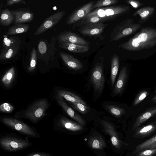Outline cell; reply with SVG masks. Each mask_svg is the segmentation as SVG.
Returning a JSON list of instances; mask_svg holds the SVG:
<instances>
[{
  "instance_id": "cb8c5ba5",
  "label": "cell",
  "mask_w": 156,
  "mask_h": 156,
  "mask_svg": "<svg viewBox=\"0 0 156 156\" xmlns=\"http://www.w3.org/2000/svg\"><path fill=\"white\" fill-rule=\"evenodd\" d=\"M119 66V57L117 55L115 54L112 57L111 61V81L112 86L114 85L118 73Z\"/></svg>"
},
{
  "instance_id": "d6a6232c",
  "label": "cell",
  "mask_w": 156,
  "mask_h": 156,
  "mask_svg": "<svg viewBox=\"0 0 156 156\" xmlns=\"http://www.w3.org/2000/svg\"><path fill=\"white\" fill-rule=\"evenodd\" d=\"M119 2L118 0H99L94 4L93 9L100 8L103 6L114 4Z\"/></svg>"
},
{
  "instance_id": "52a82bcc",
  "label": "cell",
  "mask_w": 156,
  "mask_h": 156,
  "mask_svg": "<svg viewBox=\"0 0 156 156\" xmlns=\"http://www.w3.org/2000/svg\"><path fill=\"white\" fill-rule=\"evenodd\" d=\"M66 12H58L48 17L35 31L34 35L41 34L50 29L58 23L65 15Z\"/></svg>"
},
{
  "instance_id": "9c48e42d",
  "label": "cell",
  "mask_w": 156,
  "mask_h": 156,
  "mask_svg": "<svg viewBox=\"0 0 156 156\" xmlns=\"http://www.w3.org/2000/svg\"><path fill=\"white\" fill-rule=\"evenodd\" d=\"M57 37L59 43H69L87 46L90 44L80 36L69 31L61 33Z\"/></svg>"
},
{
  "instance_id": "6da1fadb",
  "label": "cell",
  "mask_w": 156,
  "mask_h": 156,
  "mask_svg": "<svg viewBox=\"0 0 156 156\" xmlns=\"http://www.w3.org/2000/svg\"><path fill=\"white\" fill-rule=\"evenodd\" d=\"M156 45V29L145 27L119 48L129 51H137L152 48Z\"/></svg>"
},
{
  "instance_id": "ac0fdd59",
  "label": "cell",
  "mask_w": 156,
  "mask_h": 156,
  "mask_svg": "<svg viewBox=\"0 0 156 156\" xmlns=\"http://www.w3.org/2000/svg\"><path fill=\"white\" fill-rule=\"evenodd\" d=\"M156 114V107H152L140 114L136 119L132 129L135 130L144 122Z\"/></svg>"
},
{
  "instance_id": "44dd1931",
  "label": "cell",
  "mask_w": 156,
  "mask_h": 156,
  "mask_svg": "<svg viewBox=\"0 0 156 156\" xmlns=\"http://www.w3.org/2000/svg\"><path fill=\"white\" fill-rule=\"evenodd\" d=\"M156 129V122L138 128L135 130L134 136L136 137H144Z\"/></svg>"
},
{
  "instance_id": "83f0119b",
  "label": "cell",
  "mask_w": 156,
  "mask_h": 156,
  "mask_svg": "<svg viewBox=\"0 0 156 156\" xmlns=\"http://www.w3.org/2000/svg\"><path fill=\"white\" fill-rule=\"evenodd\" d=\"M19 47L20 46H18L7 49L2 48L0 54V60H5L12 58L18 51Z\"/></svg>"
},
{
  "instance_id": "2e32d148",
  "label": "cell",
  "mask_w": 156,
  "mask_h": 156,
  "mask_svg": "<svg viewBox=\"0 0 156 156\" xmlns=\"http://www.w3.org/2000/svg\"><path fill=\"white\" fill-rule=\"evenodd\" d=\"M57 101L58 104L71 118L83 126L85 125L86 122L82 118L69 106L62 99L58 98Z\"/></svg>"
},
{
  "instance_id": "4fadbf2b",
  "label": "cell",
  "mask_w": 156,
  "mask_h": 156,
  "mask_svg": "<svg viewBox=\"0 0 156 156\" xmlns=\"http://www.w3.org/2000/svg\"><path fill=\"white\" fill-rule=\"evenodd\" d=\"M107 24L100 23L84 25L80 29L81 34L88 36H94L101 34L104 30Z\"/></svg>"
},
{
  "instance_id": "ffe728a7",
  "label": "cell",
  "mask_w": 156,
  "mask_h": 156,
  "mask_svg": "<svg viewBox=\"0 0 156 156\" xmlns=\"http://www.w3.org/2000/svg\"><path fill=\"white\" fill-rule=\"evenodd\" d=\"M57 95L58 98L62 99L63 98L69 102L78 103L87 105L81 98L71 92L65 90H59L57 92Z\"/></svg>"
},
{
  "instance_id": "ee69618b",
  "label": "cell",
  "mask_w": 156,
  "mask_h": 156,
  "mask_svg": "<svg viewBox=\"0 0 156 156\" xmlns=\"http://www.w3.org/2000/svg\"><path fill=\"white\" fill-rule=\"evenodd\" d=\"M155 93H156V90H155Z\"/></svg>"
},
{
  "instance_id": "277c9868",
  "label": "cell",
  "mask_w": 156,
  "mask_h": 156,
  "mask_svg": "<svg viewBox=\"0 0 156 156\" xmlns=\"http://www.w3.org/2000/svg\"><path fill=\"white\" fill-rule=\"evenodd\" d=\"M1 121L4 124L27 137L36 139L40 137L39 134L34 128L17 119L4 117Z\"/></svg>"
},
{
  "instance_id": "7a4b0ae2",
  "label": "cell",
  "mask_w": 156,
  "mask_h": 156,
  "mask_svg": "<svg viewBox=\"0 0 156 156\" xmlns=\"http://www.w3.org/2000/svg\"><path fill=\"white\" fill-rule=\"evenodd\" d=\"M32 145L27 139L11 134L3 135L0 138V147L6 151L13 152L21 151Z\"/></svg>"
},
{
  "instance_id": "8d00e7d4",
  "label": "cell",
  "mask_w": 156,
  "mask_h": 156,
  "mask_svg": "<svg viewBox=\"0 0 156 156\" xmlns=\"http://www.w3.org/2000/svg\"><path fill=\"white\" fill-rule=\"evenodd\" d=\"M136 154V156H152L156 155V148L148 149L140 151Z\"/></svg>"
},
{
  "instance_id": "e575fe53",
  "label": "cell",
  "mask_w": 156,
  "mask_h": 156,
  "mask_svg": "<svg viewBox=\"0 0 156 156\" xmlns=\"http://www.w3.org/2000/svg\"><path fill=\"white\" fill-rule=\"evenodd\" d=\"M37 61V54L34 48H33L31 52L30 65L28 70L32 72L35 69Z\"/></svg>"
},
{
  "instance_id": "b9f144b4",
  "label": "cell",
  "mask_w": 156,
  "mask_h": 156,
  "mask_svg": "<svg viewBox=\"0 0 156 156\" xmlns=\"http://www.w3.org/2000/svg\"><path fill=\"white\" fill-rule=\"evenodd\" d=\"M126 3L131 5L134 8H137L140 5L139 2L133 0H129L126 1Z\"/></svg>"
},
{
  "instance_id": "ba28073f",
  "label": "cell",
  "mask_w": 156,
  "mask_h": 156,
  "mask_svg": "<svg viewBox=\"0 0 156 156\" xmlns=\"http://www.w3.org/2000/svg\"><path fill=\"white\" fill-rule=\"evenodd\" d=\"M91 80L96 91L101 92L103 88L104 77L102 67L100 64H96L93 68L91 73Z\"/></svg>"
},
{
  "instance_id": "3957f363",
  "label": "cell",
  "mask_w": 156,
  "mask_h": 156,
  "mask_svg": "<svg viewBox=\"0 0 156 156\" xmlns=\"http://www.w3.org/2000/svg\"><path fill=\"white\" fill-rule=\"evenodd\" d=\"M130 9L129 6L124 5L98 8L91 11L83 18L95 16L107 20H111L126 13Z\"/></svg>"
},
{
  "instance_id": "ab89813d",
  "label": "cell",
  "mask_w": 156,
  "mask_h": 156,
  "mask_svg": "<svg viewBox=\"0 0 156 156\" xmlns=\"http://www.w3.org/2000/svg\"><path fill=\"white\" fill-rule=\"evenodd\" d=\"M47 49V45L45 42L41 41L39 43L38 45V49L41 54L45 53Z\"/></svg>"
},
{
  "instance_id": "f35d334b",
  "label": "cell",
  "mask_w": 156,
  "mask_h": 156,
  "mask_svg": "<svg viewBox=\"0 0 156 156\" xmlns=\"http://www.w3.org/2000/svg\"><path fill=\"white\" fill-rule=\"evenodd\" d=\"M51 153L43 152H33L28 154L26 156H52Z\"/></svg>"
},
{
  "instance_id": "603a6c76",
  "label": "cell",
  "mask_w": 156,
  "mask_h": 156,
  "mask_svg": "<svg viewBox=\"0 0 156 156\" xmlns=\"http://www.w3.org/2000/svg\"><path fill=\"white\" fill-rule=\"evenodd\" d=\"M156 148V135L136 146L133 154L148 149Z\"/></svg>"
},
{
  "instance_id": "e0dca14e",
  "label": "cell",
  "mask_w": 156,
  "mask_h": 156,
  "mask_svg": "<svg viewBox=\"0 0 156 156\" xmlns=\"http://www.w3.org/2000/svg\"><path fill=\"white\" fill-rule=\"evenodd\" d=\"M127 77L126 67H123L120 70L118 79L115 85L113 94L116 95L120 94L124 87Z\"/></svg>"
},
{
  "instance_id": "d590c367",
  "label": "cell",
  "mask_w": 156,
  "mask_h": 156,
  "mask_svg": "<svg viewBox=\"0 0 156 156\" xmlns=\"http://www.w3.org/2000/svg\"><path fill=\"white\" fill-rule=\"evenodd\" d=\"M148 94L147 91L143 90L140 92L135 98L133 102V105H136L144 100Z\"/></svg>"
},
{
  "instance_id": "836d02e7",
  "label": "cell",
  "mask_w": 156,
  "mask_h": 156,
  "mask_svg": "<svg viewBox=\"0 0 156 156\" xmlns=\"http://www.w3.org/2000/svg\"><path fill=\"white\" fill-rule=\"evenodd\" d=\"M72 107L83 114H86L89 111V108L87 105L78 103L69 102Z\"/></svg>"
},
{
  "instance_id": "f546056e",
  "label": "cell",
  "mask_w": 156,
  "mask_h": 156,
  "mask_svg": "<svg viewBox=\"0 0 156 156\" xmlns=\"http://www.w3.org/2000/svg\"><path fill=\"white\" fill-rule=\"evenodd\" d=\"M106 109L112 115L117 117H120L125 113V110L117 106L107 105L106 106Z\"/></svg>"
},
{
  "instance_id": "7c38bea8",
  "label": "cell",
  "mask_w": 156,
  "mask_h": 156,
  "mask_svg": "<svg viewBox=\"0 0 156 156\" xmlns=\"http://www.w3.org/2000/svg\"><path fill=\"white\" fill-rule=\"evenodd\" d=\"M11 11L15 17V23L17 24L30 22L34 17L33 13L27 9L21 8Z\"/></svg>"
},
{
  "instance_id": "74e56055",
  "label": "cell",
  "mask_w": 156,
  "mask_h": 156,
  "mask_svg": "<svg viewBox=\"0 0 156 156\" xmlns=\"http://www.w3.org/2000/svg\"><path fill=\"white\" fill-rule=\"evenodd\" d=\"M14 109L13 107L9 103H4L0 105V111L2 112L10 113L12 112Z\"/></svg>"
},
{
  "instance_id": "30bf717a",
  "label": "cell",
  "mask_w": 156,
  "mask_h": 156,
  "mask_svg": "<svg viewBox=\"0 0 156 156\" xmlns=\"http://www.w3.org/2000/svg\"><path fill=\"white\" fill-rule=\"evenodd\" d=\"M95 3L94 1L89 2L73 12L67 19L66 23L71 25L84 18L93 9V5Z\"/></svg>"
},
{
  "instance_id": "4dcf8cb0",
  "label": "cell",
  "mask_w": 156,
  "mask_h": 156,
  "mask_svg": "<svg viewBox=\"0 0 156 156\" xmlns=\"http://www.w3.org/2000/svg\"><path fill=\"white\" fill-rule=\"evenodd\" d=\"M154 8L152 7H145L141 9L133 14V16L139 15L141 19L144 20L148 18L153 12Z\"/></svg>"
},
{
  "instance_id": "60d3db41",
  "label": "cell",
  "mask_w": 156,
  "mask_h": 156,
  "mask_svg": "<svg viewBox=\"0 0 156 156\" xmlns=\"http://www.w3.org/2000/svg\"><path fill=\"white\" fill-rule=\"evenodd\" d=\"M20 3L25 4V0H9L7 2L6 4V6L12 5L15 4H19Z\"/></svg>"
},
{
  "instance_id": "f1b7e54d",
  "label": "cell",
  "mask_w": 156,
  "mask_h": 156,
  "mask_svg": "<svg viewBox=\"0 0 156 156\" xmlns=\"http://www.w3.org/2000/svg\"><path fill=\"white\" fill-rule=\"evenodd\" d=\"M4 38L3 41V48L7 49L9 48L20 46V41L16 36L8 37L5 35L4 36Z\"/></svg>"
},
{
  "instance_id": "5bb4252c",
  "label": "cell",
  "mask_w": 156,
  "mask_h": 156,
  "mask_svg": "<svg viewBox=\"0 0 156 156\" xmlns=\"http://www.w3.org/2000/svg\"><path fill=\"white\" fill-rule=\"evenodd\" d=\"M101 123L105 132L110 136L113 145L117 149L120 148L122 142L119 138L113 126L110 123L105 121H102Z\"/></svg>"
},
{
  "instance_id": "d4e9b609",
  "label": "cell",
  "mask_w": 156,
  "mask_h": 156,
  "mask_svg": "<svg viewBox=\"0 0 156 156\" xmlns=\"http://www.w3.org/2000/svg\"><path fill=\"white\" fill-rule=\"evenodd\" d=\"M30 27L29 24L18 23L9 28L7 31V35H12L27 32Z\"/></svg>"
},
{
  "instance_id": "1f68e13d",
  "label": "cell",
  "mask_w": 156,
  "mask_h": 156,
  "mask_svg": "<svg viewBox=\"0 0 156 156\" xmlns=\"http://www.w3.org/2000/svg\"><path fill=\"white\" fill-rule=\"evenodd\" d=\"M106 20V19L94 16L85 18H83L80 21V23L81 24L85 25L87 24L102 23V22Z\"/></svg>"
},
{
  "instance_id": "7402d4cb",
  "label": "cell",
  "mask_w": 156,
  "mask_h": 156,
  "mask_svg": "<svg viewBox=\"0 0 156 156\" xmlns=\"http://www.w3.org/2000/svg\"><path fill=\"white\" fill-rule=\"evenodd\" d=\"M88 144L92 149H101L106 146V144L102 137L98 134L93 135L89 138Z\"/></svg>"
},
{
  "instance_id": "4316f807",
  "label": "cell",
  "mask_w": 156,
  "mask_h": 156,
  "mask_svg": "<svg viewBox=\"0 0 156 156\" xmlns=\"http://www.w3.org/2000/svg\"><path fill=\"white\" fill-rule=\"evenodd\" d=\"M15 73L14 68L12 67L4 75L1 81L5 87H9L10 86L14 79Z\"/></svg>"
},
{
  "instance_id": "8fae6325",
  "label": "cell",
  "mask_w": 156,
  "mask_h": 156,
  "mask_svg": "<svg viewBox=\"0 0 156 156\" xmlns=\"http://www.w3.org/2000/svg\"><path fill=\"white\" fill-rule=\"evenodd\" d=\"M55 129L57 131H62L67 130L73 132L81 130L83 125L68 119L65 117H61L57 122Z\"/></svg>"
},
{
  "instance_id": "d6986e66",
  "label": "cell",
  "mask_w": 156,
  "mask_h": 156,
  "mask_svg": "<svg viewBox=\"0 0 156 156\" xmlns=\"http://www.w3.org/2000/svg\"><path fill=\"white\" fill-rule=\"evenodd\" d=\"M59 46L61 48L70 51L77 53L87 52L89 49V46L80 45L69 43H59Z\"/></svg>"
},
{
  "instance_id": "7bdbcfd3",
  "label": "cell",
  "mask_w": 156,
  "mask_h": 156,
  "mask_svg": "<svg viewBox=\"0 0 156 156\" xmlns=\"http://www.w3.org/2000/svg\"><path fill=\"white\" fill-rule=\"evenodd\" d=\"M152 100L154 102L156 103V95L154 96L152 99Z\"/></svg>"
},
{
  "instance_id": "484cf974",
  "label": "cell",
  "mask_w": 156,
  "mask_h": 156,
  "mask_svg": "<svg viewBox=\"0 0 156 156\" xmlns=\"http://www.w3.org/2000/svg\"><path fill=\"white\" fill-rule=\"evenodd\" d=\"M14 16L8 9H4L1 12L0 23L1 25L6 26L9 25L14 20Z\"/></svg>"
},
{
  "instance_id": "5b68a950",
  "label": "cell",
  "mask_w": 156,
  "mask_h": 156,
  "mask_svg": "<svg viewBox=\"0 0 156 156\" xmlns=\"http://www.w3.org/2000/svg\"><path fill=\"white\" fill-rule=\"evenodd\" d=\"M141 26L140 24L133 23L131 19H126L120 23L113 29L110 36L111 41H116L130 35Z\"/></svg>"
},
{
  "instance_id": "8992f818",
  "label": "cell",
  "mask_w": 156,
  "mask_h": 156,
  "mask_svg": "<svg viewBox=\"0 0 156 156\" xmlns=\"http://www.w3.org/2000/svg\"><path fill=\"white\" fill-rule=\"evenodd\" d=\"M48 106L46 99H41L33 104L25 113L26 117L34 123L41 119Z\"/></svg>"
},
{
  "instance_id": "9a60e30c",
  "label": "cell",
  "mask_w": 156,
  "mask_h": 156,
  "mask_svg": "<svg viewBox=\"0 0 156 156\" xmlns=\"http://www.w3.org/2000/svg\"><path fill=\"white\" fill-rule=\"evenodd\" d=\"M59 54L65 64L72 69L78 70L83 68L82 63L73 56L63 52H60Z\"/></svg>"
}]
</instances>
